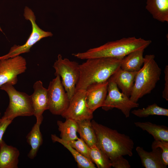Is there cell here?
<instances>
[{"mask_svg":"<svg viewBox=\"0 0 168 168\" xmlns=\"http://www.w3.org/2000/svg\"><path fill=\"white\" fill-rule=\"evenodd\" d=\"M122 58L101 57L89 58L79 64L80 77L75 91L86 90L90 85L108 81L120 68Z\"/></svg>","mask_w":168,"mask_h":168,"instance_id":"6da1fadb","label":"cell"},{"mask_svg":"<svg viewBox=\"0 0 168 168\" xmlns=\"http://www.w3.org/2000/svg\"><path fill=\"white\" fill-rule=\"evenodd\" d=\"M91 123L96 137L97 146L111 161L120 156H132L134 143L130 137L94 120Z\"/></svg>","mask_w":168,"mask_h":168,"instance_id":"7a4b0ae2","label":"cell"},{"mask_svg":"<svg viewBox=\"0 0 168 168\" xmlns=\"http://www.w3.org/2000/svg\"><path fill=\"white\" fill-rule=\"evenodd\" d=\"M150 40L135 37L124 38L114 41L108 42L100 46L90 49L82 53L72 54L81 59L110 57L123 58L130 52L147 48L151 43Z\"/></svg>","mask_w":168,"mask_h":168,"instance_id":"3957f363","label":"cell"},{"mask_svg":"<svg viewBox=\"0 0 168 168\" xmlns=\"http://www.w3.org/2000/svg\"><path fill=\"white\" fill-rule=\"evenodd\" d=\"M153 54L144 57V62L135 77L134 85L129 97L131 100L137 103L139 99L150 93L160 80L161 69L155 60Z\"/></svg>","mask_w":168,"mask_h":168,"instance_id":"277c9868","label":"cell"},{"mask_svg":"<svg viewBox=\"0 0 168 168\" xmlns=\"http://www.w3.org/2000/svg\"><path fill=\"white\" fill-rule=\"evenodd\" d=\"M0 89L5 91L9 98L8 105L1 118V120H12L19 116H30L34 114V110L30 96L24 92L17 91L13 85L6 83Z\"/></svg>","mask_w":168,"mask_h":168,"instance_id":"5b68a950","label":"cell"},{"mask_svg":"<svg viewBox=\"0 0 168 168\" xmlns=\"http://www.w3.org/2000/svg\"><path fill=\"white\" fill-rule=\"evenodd\" d=\"M79 64L76 61L63 58L59 54L53 66L55 75L62 78V83L70 100L73 95L76 84L80 77Z\"/></svg>","mask_w":168,"mask_h":168,"instance_id":"8992f818","label":"cell"},{"mask_svg":"<svg viewBox=\"0 0 168 168\" xmlns=\"http://www.w3.org/2000/svg\"><path fill=\"white\" fill-rule=\"evenodd\" d=\"M24 16L26 19L30 21L32 25V31L29 38L23 45H15L12 47L7 54L0 57V60L8 59L28 53L32 46L41 39L53 36L51 32L43 30L38 26L35 22L36 18L34 12L27 7H26L24 9Z\"/></svg>","mask_w":168,"mask_h":168,"instance_id":"52a82bcc","label":"cell"},{"mask_svg":"<svg viewBox=\"0 0 168 168\" xmlns=\"http://www.w3.org/2000/svg\"><path fill=\"white\" fill-rule=\"evenodd\" d=\"M108 81L107 94L101 107L105 111L117 108L121 111L126 118L129 117L131 110L138 107L139 104L133 102L129 97L121 92L112 80L109 78Z\"/></svg>","mask_w":168,"mask_h":168,"instance_id":"ba28073f","label":"cell"},{"mask_svg":"<svg viewBox=\"0 0 168 168\" xmlns=\"http://www.w3.org/2000/svg\"><path fill=\"white\" fill-rule=\"evenodd\" d=\"M51 81L47 89L48 110L53 114L61 115L67 108L69 100L58 75Z\"/></svg>","mask_w":168,"mask_h":168,"instance_id":"9c48e42d","label":"cell"},{"mask_svg":"<svg viewBox=\"0 0 168 168\" xmlns=\"http://www.w3.org/2000/svg\"><path fill=\"white\" fill-rule=\"evenodd\" d=\"M26 65V59L20 55L0 60V88L6 83L16 85L18 75L25 72Z\"/></svg>","mask_w":168,"mask_h":168,"instance_id":"30bf717a","label":"cell"},{"mask_svg":"<svg viewBox=\"0 0 168 168\" xmlns=\"http://www.w3.org/2000/svg\"><path fill=\"white\" fill-rule=\"evenodd\" d=\"M86 97V90L75 91L69 100L67 108L61 114L62 116L66 119H71L77 121L85 119H91L93 118V112L87 105Z\"/></svg>","mask_w":168,"mask_h":168,"instance_id":"8fae6325","label":"cell"},{"mask_svg":"<svg viewBox=\"0 0 168 168\" xmlns=\"http://www.w3.org/2000/svg\"><path fill=\"white\" fill-rule=\"evenodd\" d=\"M108 86L107 81L92 84L86 89L87 105L92 112L102 106L107 94Z\"/></svg>","mask_w":168,"mask_h":168,"instance_id":"7c38bea8","label":"cell"},{"mask_svg":"<svg viewBox=\"0 0 168 168\" xmlns=\"http://www.w3.org/2000/svg\"><path fill=\"white\" fill-rule=\"evenodd\" d=\"M34 92L30 95L36 119L43 116V114L48 110L49 103L47 89L44 87L42 82L36 81L33 85Z\"/></svg>","mask_w":168,"mask_h":168,"instance_id":"4fadbf2b","label":"cell"},{"mask_svg":"<svg viewBox=\"0 0 168 168\" xmlns=\"http://www.w3.org/2000/svg\"><path fill=\"white\" fill-rule=\"evenodd\" d=\"M137 72H128L120 68L109 78L116 83L122 93L129 97Z\"/></svg>","mask_w":168,"mask_h":168,"instance_id":"5bb4252c","label":"cell"},{"mask_svg":"<svg viewBox=\"0 0 168 168\" xmlns=\"http://www.w3.org/2000/svg\"><path fill=\"white\" fill-rule=\"evenodd\" d=\"M150 152L144 150L139 146L136 150L140 157L142 165L145 168H166L161 158V150L159 147L152 148Z\"/></svg>","mask_w":168,"mask_h":168,"instance_id":"9a60e30c","label":"cell"},{"mask_svg":"<svg viewBox=\"0 0 168 168\" xmlns=\"http://www.w3.org/2000/svg\"><path fill=\"white\" fill-rule=\"evenodd\" d=\"M20 155L16 148L3 140L0 144V168H17Z\"/></svg>","mask_w":168,"mask_h":168,"instance_id":"2e32d148","label":"cell"},{"mask_svg":"<svg viewBox=\"0 0 168 168\" xmlns=\"http://www.w3.org/2000/svg\"><path fill=\"white\" fill-rule=\"evenodd\" d=\"M43 119V116L36 119V123L26 137L27 142L31 147L28 157L31 159L36 157L39 148L43 143L42 136L40 127Z\"/></svg>","mask_w":168,"mask_h":168,"instance_id":"e0dca14e","label":"cell"},{"mask_svg":"<svg viewBox=\"0 0 168 168\" xmlns=\"http://www.w3.org/2000/svg\"><path fill=\"white\" fill-rule=\"evenodd\" d=\"M146 8L154 19L168 22V0H147Z\"/></svg>","mask_w":168,"mask_h":168,"instance_id":"ac0fdd59","label":"cell"},{"mask_svg":"<svg viewBox=\"0 0 168 168\" xmlns=\"http://www.w3.org/2000/svg\"><path fill=\"white\" fill-rule=\"evenodd\" d=\"M144 49L133 51L122 58L120 68L130 72H138L144 62L143 54Z\"/></svg>","mask_w":168,"mask_h":168,"instance_id":"d6986e66","label":"cell"},{"mask_svg":"<svg viewBox=\"0 0 168 168\" xmlns=\"http://www.w3.org/2000/svg\"><path fill=\"white\" fill-rule=\"evenodd\" d=\"M135 125L146 131L153 137L154 140L168 142V128L163 125H157L149 122H136Z\"/></svg>","mask_w":168,"mask_h":168,"instance_id":"ffe728a7","label":"cell"},{"mask_svg":"<svg viewBox=\"0 0 168 168\" xmlns=\"http://www.w3.org/2000/svg\"><path fill=\"white\" fill-rule=\"evenodd\" d=\"M77 133L89 147L97 145V138L90 119H85L77 121Z\"/></svg>","mask_w":168,"mask_h":168,"instance_id":"44dd1931","label":"cell"},{"mask_svg":"<svg viewBox=\"0 0 168 168\" xmlns=\"http://www.w3.org/2000/svg\"><path fill=\"white\" fill-rule=\"evenodd\" d=\"M66 119L64 122L57 121L58 130L60 132V138L66 142L78 139L79 138L77 135L78 125L77 121L71 119Z\"/></svg>","mask_w":168,"mask_h":168,"instance_id":"7402d4cb","label":"cell"},{"mask_svg":"<svg viewBox=\"0 0 168 168\" xmlns=\"http://www.w3.org/2000/svg\"><path fill=\"white\" fill-rule=\"evenodd\" d=\"M51 138L53 142H57L60 143L70 152L77 162L78 167L80 168H96L94 163L71 146L66 141L63 140L55 134H51Z\"/></svg>","mask_w":168,"mask_h":168,"instance_id":"603a6c76","label":"cell"},{"mask_svg":"<svg viewBox=\"0 0 168 168\" xmlns=\"http://www.w3.org/2000/svg\"><path fill=\"white\" fill-rule=\"evenodd\" d=\"M90 156L92 161L98 168H110L111 162L105 153L97 145L89 147Z\"/></svg>","mask_w":168,"mask_h":168,"instance_id":"cb8c5ba5","label":"cell"},{"mask_svg":"<svg viewBox=\"0 0 168 168\" xmlns=\"http://www.w3.org/2000/svg\"><path fill=\"white\" fill-rule=\"evenodd\" d=\"M131 113L139 118H145L150 115H157L168 116V110L154 103L146 108L132 110Z\"/></svg>","mask_w":168,"mask_h":168,"instance_id":"d4e9b609","label":"cell"},{"mask_svg":"<svg viewBox=\"0 0 168 168\" xmlns=\"http://www.w3.org/2000/svg\"><path fill=\"white\" fill-rule=\"evenodd\" d=\"M66 142L80 154L92 161L90 156L89 147L82 138H78L77 140Z\"/></svg>","mask_w":168,"mask_h":168,"instance_id":"484cf974","label":"cell"},{"mask_svg":"<svg viewBox=\"0 0 168 168\" xmlns=\"http://www.w3.org/2000/svg\"><path fill=\"white\" fill-rule=\"evenodd\" d=\"M152 149L160 148L161 150V158L163 164L168 165V142L154 140L152 144Z\"/></svg>","mask_w":168,"mask_h":168,"instance_id":"4316f807","label":"cell"},{"mask_svg":"<svg viewBox=\"0 0 168 168\" xmlns=\"http://www.w3.org/2000/svg\"><path fill=\"white\" fill-rule=\"evenodd\" d=\"M111 167L114 168H130L131 167L128 161L123 156H119L111 161Z\"/></svg>","mask_w":168,"mask_h":168,"instance_id":"83f0119b","label":"cell"},{"mask_svg":"<svg viewBox=\"0 0 168 168\" xmlns=\"http://www.w3.org/2000/svg\"><path fill=\"white\" fill-rule=\"evenodd\" d=\"M13 120L10 119L1 120L0 121V144L3 141L2 137L8 126Z\"/></svg>","mask_w":168,"mask_h":168,"instance_id":"f1b7e54d","label":"cell"},{"mask_svg":"<svg viewBox=\"0 0 168 168\" xmlns=\"http://www.w3.org/2000/svg\"><path fill=\"white\" fill-rule=\"evenodd\" d=\"M164 72L165 74L164 87L162 92V96L166 100H168V66L166 65L165 68Z\"/></svg>","mask_w":168,"mask_h":168,"instance_id":"f546056e","label":"cell"},{"mask_svg":"<svg viewBox=\"0 0 168 168\" xmlns=\"http://www.w3.org/2000/svg\"><path fill=\"white\" fill-rule=\"evenodd\" d=\"M0 116H1V113L0 112V119H1Z\"/></svg>","mask_w":168,"mask_h":168,"instance_id":"4dcf8cb0","label":"cell"},{"mask_svg":"<svg viewBox=\"0 0 168 168\" xmlns=\"http://www.w3.org/2000/svg\"><path fill=\"white\" fill-rule=\"evenodd\" d=\"M0 30L1 31H2V30H1V28H0Z\"/></svg>","mask_w":168,"mask_h":168,"instance_id":"1f68e13d","label":"cell"}]
</instances>
